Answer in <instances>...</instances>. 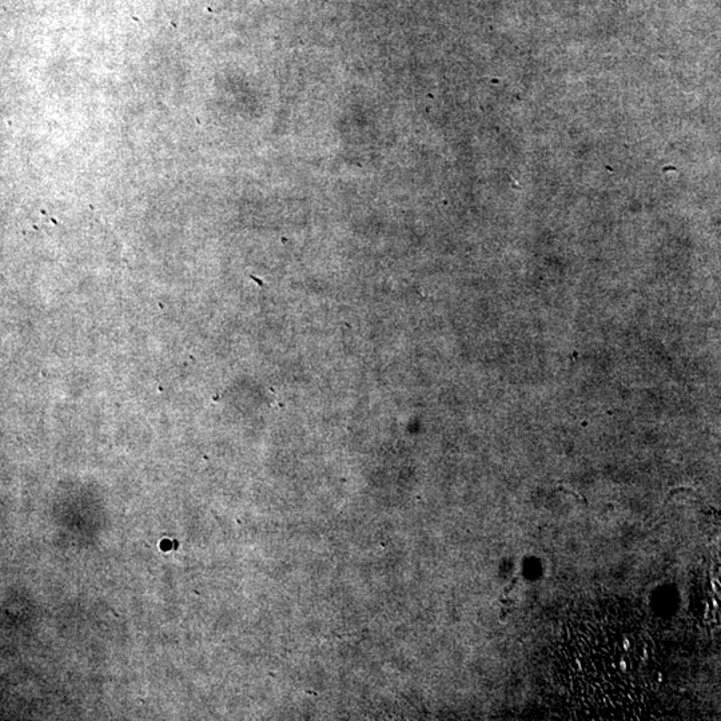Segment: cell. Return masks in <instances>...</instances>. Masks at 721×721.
I'll return each mask as SVG.
<instances>
[{"label": "cell", "instance_id": "obj_1", "mask_svg": "<svg viewBox=\"0 0 721 721\" xmlns=\"http://www.w3.org/2000/svg\"><path fill=\"white\" fill-rule=\"evenodd\" d=\"M647 616L624 601L569 612L552 647L555 708L571 719L639 720L663 697V651Z\"/></svg>", "mask_w": 721, "mask_h": 721}]
</instances>
